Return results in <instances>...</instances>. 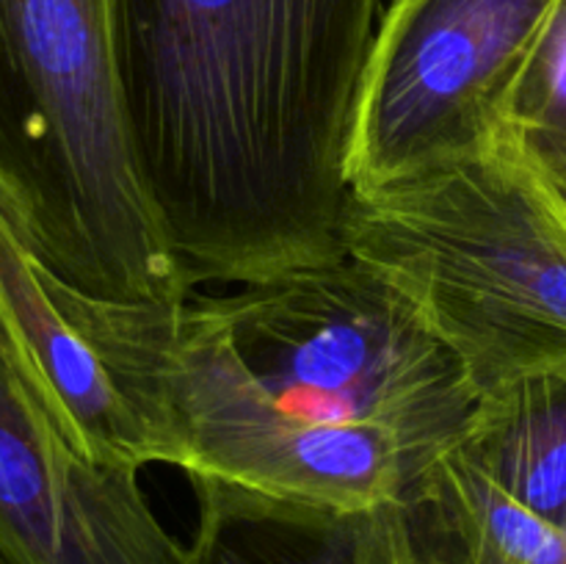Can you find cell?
<instances>
[{
    "instance_id": "9c48e42d",
    "label": "cell",
    "mask_w": 566,
    "mask_h": 564,
    "mask_svg": "<svg viewBox=\"0 0 566 564\" xmlns=\"http://www.w3.org/2000/svg\"><path fill=\"white\" fill-rule=\"evenodd\" d=\"M188 564H431L407 503L340 509L193 476Z\"/></svg>"
},
{
    "instance_id": "8fae6325",
    "label": "cell",
    "mask_w": 566,
    "mask_h": 564,
    "mask_svg": "<svg viewBox=\"0 0 566 564\" xmlns=\"http://www.w3.org/2000/svg\"><path fill=\"white\" fill-rule=\"evenodd\" d=\"M459 451L514 501L566 529V374L481 396Z\"/></svg>"
},
{
    "instance_id": "8992f818",
    "label": "cell",
    "mask_w": 566,
    "mask_h": 564,
    "mask_svg": "<svg viewBox=\"0 0 566 564\" xmlns=\"http://www.w3.org/2000/svg\"><path fill=\"white\" fill-rule=\"evenodd\" d=\"M553 3L392 0L354 111L352 191H376L490 149Z\"/></svg>"
},
{
    "instance_id": "52a82bcc",
    "label": "cell",
    "mask_w": 566,
    "mask_h": 564,
    "mask_svg": "<svg viewBox=\"0 0 566 564\" xmlns=\"http://www.w3.org/2000/svg\"><path fill=\"white\" fill-rule=\"evenodd\" d=\"M0 556L6 564H188L138 470L81 457L0 354Z\"/></svg>"
},
{
    "instance_id": "6da1fadb",
    "label": "cell",
    "mask_w": 566,
    "mask_h": 564,
    "mask_svg": "<svg viewBox=\"0 0 566 564\" xmlns=\"http://www.w3.org/2000/svg\"><path fill=\"white\" fill-rule=\"evenodd\" d=\"M381 0H111L133 158L188 288L346 258Z\"/></svg>"
},
{
    "instance_id": "277c9868",
    "label": "cell",
    "mask_w": 566,
    "mask_h": 564,
    "mask_svg": "<svg viewBox=\"0 0 566 564\" xmlns=\"http://www.w3.org/2000/svg\"><path fill=\"white\" fill-rule=\"evenodd\" d=\"M44 280L142 412L160 464L188 479L365 509L407 501L431 470L392 437L321 429L276 407L205 296L147 307L88 296L48 265Z\"/></svg>"
},
{
    "instance_id": "30bf717a",
    "label": "cell",
    "mask_w": 566,
    "mask_h": 564,
    "mask_svg": "<svg viewBox=\"0 0 566 564\" xmlns=\"http://www.w3.org/2000/svg\"><path fill=\"white\" fill-rule=\"evenodd\" d=\"M403 503L431 564H566V529L514 501L459 448Z\"/></svg>"
},
{
    "instance_id": "7c38bea8",
    "label": "cell",
    "mask_w": 566,
    "mask_h": 564,
    "mask_svg": "<svg viewBox=\"0 0 566 564\" xmlns=\"http://www.w3.org/2000/svg\"><path fill=\"white\" fill-rule=\"evenodd\" d=\"M503 130L536 169L566 166V0H556L512 88Z\"/></svg>"
},
{
    "instance_id": "7a4b0ae2",
    "label": "cell",
    "mask_w": 566,
    "mask_h": 564,
    "mask_svg": "<svg viewBox=\"0 0 566 564\" xmlns=\"http://www.w3.org/2000/svg\"><path fill=\"white\" fill-rule=\"evenodd\" d=\"M0 210L88 296L193 293L133 158L111 0H0Z\"/></svg>"
},
{
    "instance_id": "3957f363",
    "label": "cell",
    "mask_w": 566,
    "mask_h": 564,
    "mask_svg": "<svg viewBox=\"0 0 566 564\" xmlns=\"http://www.w3.org/2000/svg\"><path fill=\"white\" fill-rule=\"evenodd\" d=\"M346 252L415 304L479 398L566 374V202L506 130L484 153L354 194Z\"/></svg>"
},
{
    "instance_id": "ba28073f",
    "label": "cell",
    "mask_w": 566,
    "mask_h": 564,
    "mask_svg": "<svg viewBox=\"0 0 566 564\" xmlns=\"http://www.w3.org/2000/svg\"><path fill=\"white\" fill-rule=\"evenodd\" d=\"M0 354L81 457L142 473L160 464L142 412L64 313L42 260L0 210Z\"/></svg>"
},
{
    "instance_id": "4fadbf2b",
    "label": "cell",
    "mask_w": 566,
    "mask_h": 564,
    "mask_svg": "<svg viewBox=\"0 0 566 564\" xmlns=\"http://www.w3.org/2000/svg\"><path fill=\"white\" fill-rule=\"evenodd\" d=\"M539 171H542V169H539ZM542 175H545V180L551 182V186H553V191H556L558 197H562L564 202H566V166H564V169L542 171Z\"/></svg>"
},
{
    "instance_id": "5bb4252c",
    "label": "cell",
    "mask_w": 566,
    "mask_h": 564,
    "mask_svg": "<svg viewBox=\"0 0 566 564\" xmlns=\"http://www.w3.org/2000/svg\"><path fill=\"white\" fill-rule=\"evenodd\" d=\"M0 564H6V562H3V556H0Z\"/></svg>"
},
{
    "instance_id": "5b68a950",
    "label": "cell",
    "mask_w": 566,
    "mask_h": 564,
    "mask_svg": "<svg viewBox=\"0 0 566 564\" xmlns=\"http://www.w3.org/2000/svg\"><path fill=\"white\" fill-rule=\"evenodd\" d=\"M205 299L249 374L293 418L392 437L426 468L468 437L479 393L462 359L352 254Z\"/></svg>"
}]
</instances>
